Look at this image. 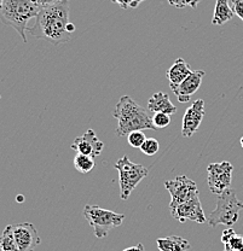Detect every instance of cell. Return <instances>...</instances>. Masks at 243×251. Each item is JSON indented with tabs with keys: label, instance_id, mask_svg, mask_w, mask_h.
I'll use <instances>...</instances> for the list:
<instances>
[{
	"label": "cell",
	"instance_id": "cell-1",
	"mask_svg": "<svg viewBox=\"0 0 243 251\" xmlns=\"http://www.w3.org/2000/svg\"><path fill=\"white\" fill-rule=\"evenodd\" d=\"M69 23V0H62L51 6L43 7L28 31L35 38L58 46L72 40V34L67 29Z\"/></svg>",
	"mask_w": 243,
	"mask_h": 251
},
{
	"label": "cell",
	"instance_id": "cell-2",
	"mask_svg": "<svg viewBox=\"0 0 243 251\" xmlns=\"http://www.w3.org/2000/svg\"><path fill=\"white\" fill-rule=\"evenodd\" d=\"M113 116L117 120V127L115 130L117 137H125L138 130L142 132L145 129H156L153 124V117L149 116L148 111L129 96H122L120 98L115 106Z\"/></svg>",
	"mask_w": 243,
	"mask_h": 251
},
{
	"label": "cell",
	"instance_id": "cell-3",
	"mask_svg": "<svg viewBox=\"0 0 243 251\" xmlns=\"http://www.w3.org/2000/svg\"><path fill=\"white\" fill-rule=\"evenodd\" d=\"M40 10L32 0H4L0 21L14 28L20 34L23 43H27L26 31L28 30V22L35 18Z\"/></svg>",
	"mask_w": 243,
	"mask_h": 251
},
{
	"label": "cell",
	"instance_id": "cell-4",
	"mask_svg": "<svg viewBox=\"0 0 243 251\" xmlns=\"http://www.w3.org/2000/svg\"><path fill=\"white\" fill-rule=\"evenodd\" d=\"M243 209V203L237 198L236 191L227 188L218 196L216 206L207 218V224L211 227L219 225L234 226L240 219V211Z\"/></svg>",
	"mask_w": 243,
	"mask_h": 251
},
{
	"label": "cell",
	"instance_id": "cell-5",
	"mask_svg": "<svg viewBox=\"0 0 243 251\" xmlns=\"http://www.w3.org/2000/svg\"><path fill=\"white\" fill-rule=\"evenodd\" d=\"M114 168L119 172V184H120V197L121 200L127 201L131 193L138 186L144 177L148 176V168L143 164L133 163L127 156L121 157Z\"/></svg>",
	"mask_w": 243,
	"mask_h": 251
},
{
	"label": "cell",
	"instance_id": "cell-6",
	"mask_svg": "<svg viewBox=\"0 0 243 251\" xmlns=\"http://www.w3.org/2000/svg\"><path fill=\"white\" fill-rule=\"evenodd\" d=\"M83 216L91 225L97 238H106L111 229L121 226L125 220L124 214H117L90 204L83 208Z\"/></svg>",
	"mask_w": 243,
	"mask_h": 251
},
{
	"label": "cell",
	"instance_id": "cell-7",
	"mask_svg": "<svg viewBox=\"0 0 243 251\" xmlns=\"http://www.w3.org/2000/svg\"><path fill=\"white\" fill-rule=\"evenodd\" d=\"M164 187L171 195V204H169L171 209L200 196L195 181L185 175H179L174 180H167L164 181Z\"/></svg>",
	"mask_w": 243,
	"mask_h": 251
},
{
	"label": "cell",
	"instance_id": "cell-8",
	"mask_svg": "<svg viewBox=\"0 0 243 251\" xmlns=\"http://www.w3.org/2000/svg\"><path fill=\"white\" fill-rule=\"evenodd\" d=\"M232 172H234V167L227 161L208 164V187H210L211 192L219 196L227 188H230Z\"/></svg>",
	"mask_w": 243,
	"mask_h": 251
},
{
	"label": "cell",
	"instance_id": "cell-9",
	"mask_svg": "<svg viewBox=\"0 0 243 251\" xmlns=\"http://www.w3.org/2000/svg\"><path fill=\"white\" fill-rule=\"evenodd\" d=\"M12 231L20 251H34L41 244L40 235L30 222L12 225Z\"/></svg>",
	"mask_w": 243,
	"mask_h": 251
},
{
	"label": "cell",
	"instance_id": "cell-10",
	"mask_svg": "<svg viewBox=\"0 0 243 251\" xmlns=\"http://www.w3.org/2000/svg\"><path fill=\"white\" fill-rule=\"evenodd\" d=\"M171 215L179 222H185L188 220L194 221L196 224H205L207 222V218L203 213L202 205H201L200 196L192 198L187 203H183L176 208L171 209Z\"/></svg>",
	"mask_w": 243,
	"mask_h": 251
},
{
	"label": "cell",
	"instance_id": "cell-11",
	"mask_svg": "<svg viewBox=\"0 0 243 251\" xmlns=\"http://www.w3.org/2000/svg\"><path fill=\"white\" fill-rule=\"evenodd\" d=\"M72 150H75L78 153L90 156L92 158L99 156L104 149L103 141L99 140L93 129H88L81 137H78L70 145Z\"/></svg>",
	"mask_w": 243,
	"mask_h": 251
},
{
	"label": "cell",
	"instance_id": "cell-12",
	"mask_svg": "<svg viewBox=\"0 0 243 251\" xmlns=\"http://www.w3.org/2000/svg\"><path fill=\"white\" fill-rule=\"evenodd\" d=\"M205 117V101L202 99H197L191 106L188 108L183 116L182 135L185 138H190L197 132L201 122Z\"/></svg>",
	"mask_w": 243,
	"mask_h": 251
},
{
	"label": "cell",
	"instance_id": "cell-13",
	"mask_svg": "<svg viewBox=\"0 0 243 251\" xmlns=\"http://www.w3.org/2000/svg\"><path fill=\"white\" fill-rule=\"evenodd\" d=\"M205 75L206 73L203 70H195L173 91L180 103H187L191 99L192 94L197 92L198 88L201 87Z\"/></svg>",
	"mask_w": 243,
	"mask_h": 251
},
{
	"label": "cell",
	"instance_id": "cell-14",
	"mask_svg": "<svg viewBox=\"0 0 243 251\" xmlns=\"http://www.w3.org/2000/svg\"><path fill=\"white\" fill-rule=\"evenodd\" d=\"M192 73V70L190 69V65L183 58H177L176 62L172 64V67L169 68V70L167 72V77L169 80V87H171L172 92L176 90L177 87L185 80L190 74Z\"/></svg>",
	"mask_w": 243,
	"mask_h": 251
},
{
	"label": "cell",
	"instance_id": "cell-15",
	"mask_svg": "<svg viewBox=\"0 0 243 251\" xmlns=\"http://www.w3.org/2000/svg\"><path fill=\"white\" fill-rule=\"evenodd\" d=\"M148 110L154 114H166L169 116L177 112V108L171 101L168 94L163 92L153 94V97L148 100Z\"/></svg>",
	"mask_w": 243,
	"mask_h": 251
},
{
	"label": "cell",
	"instance_id": "cell-16",
	"mask_svg": "<svg viewBox=\"0 0 243 251\" xmlns=\"http://www.w3.org/2000/svg\"><path fill=\"white\" fill-rule=\"evenodd\" d=\"M159 251H188L191 248L189 240L179 235H169L166 238H159L156 240Z\"/></svg>",
	"mask_w": 243,
	"mask_h": 251
},
{
	"label": "cell",
	"instance_id": "cell-17",
	"mask_svg": "<svg viewBox=\"0 0 243 251\" xmlns=\"http://www.w3.org/2000/svg\"><path fill=\"white\" fill-rule=\"evenodd\" d=\"M234 16L235 12L232 10V6H230L229 0H216L212 25H221L224 23L229 22L230 20H232Z\"/></svg>",
	"mask_w": 243,
	"mask_h": 251
},
{
	"label": "cell",
	"instance_id": "cell-18",
	"mask_svg": "<svg viewBox=\"0 0 243 251\" xmlns=\"http://www.w3.org/2000/svg\"><path fill=\"white\" fill-rule=\"evenodd\" d=\"M0 251H20L14 237L12 225L5 227L1 235H0Z\"/></svg>",
	"mask_w": 243,
	"mask_h": 251
},
{
	"label": "cell",
	"instance_id": "cell-19",
	"mask_svg": "<svg viewBox=\"0 0 243 251\" xmlns=\"http://www.w3.org/2000/svg\"><path fill=\"white\" fill-rule=\"evenodd\" d=\"M74 167L81 174H87L95 168V159L82 153H77L74 157Z\"/></svg>",
	"mask_w": 243,
	"mask_h": 251
},
{
	"label": "cell",
	"instance_id": "cell-20",
	"mask_svg": "<svg viewBox=\"0 0 243 251\" xmlns=\"http://www.w3.org/2000/svg\"><path fill=\"white\" fill-rule=\"evenodd\" d=\"M140 150H142V152L146 156H154L159 152V150H160V144H159L158 140L154 139V138H149V139H146L144 141V144L142 145Z\"/></svg>",
	"mask_w": 243,
	"mask_h": 251
},
{
	"label": "cell",
	"instance_id": "cell-21",
	"mask_svg": "<svg viewBox=\"0 0 243 251\" xmlns=\"http://www.w3.org/2000/svg\"><path fill=\"white\" fill-rule=\"evenodd\" d=\"M224 249L234 250V251H243V235L235 233L231 239L224 244Z\"/></svg>",
	"mask_w": 243,
	"mask_h": 251
},
{
	"label": "cell",
	"instance_id": "cell-22",
	"mask_svg": "<svg viewBox=\"0 0 243 251\" xmlns=\"http://www.w3.org/2000/svg\"><path fill=\"white\" fill-rule=\"evenodd\" d=\"M129 138V144L132 148H142V145L144 144V141L146 140L144 133L138 130V132H132L131 134L127 135Z\"/></svg>",
	"mask_w": 243,
	"mask_h": 251
},
{
	"label": "cell",
	"instance_id": "cell-23",
	"mask_svg": "<svg viewBox=\"0 0 243 251\" xmlns=\"http://www.w3.org/2000/svg\"><path fill=\"white\" fill-rule=\"evenodd\" d=\"M153 124L155 128H166L171 124V116L166 114H154Z\"/></svg>",
	"mask_w": 243,
	"mask_h": 251
},
{
	"label": "cell",
	"instance_id": "cell-24",
	"mask_svg": "<svg viewBox=\"0 0 243 251\" xmlns=\"http://www.w3.org/2000/svg\"><path fill=\"white\" fill-rule=\"evenodd\" d=\"M168 2L172 5V6H176L178 7V9H183V7H187V6H190L192 7V9H195V7H197L200 0H168Z\"/></svg>",
	"mask_w": 243,
	"mask_h": 251
},
{
	"label": "cell",
	"instance_id": "cell-25",
	"mask_svg": "<svg viewBox=\"0 0 243 251\" xmlns=\"http://www.w3.org/2000/svg\"><path fill=\"white\" fill-rule=\"evenodd\" d=\"M231 4L235 15L239 16L243 22V0H231Z\"/></svg>",
	"mask_w": 243,
	"mask_h": 251
},
{
	"label": "cell",
	"instance_id": "cell-26",
	"mask_svg": "<svg viewBox=\"0 0 243 251\" xmlns=\"http://www.w3.org/2000/svg\"><path fill=\"white\" fill-rule=\"evenodd\" d=\"M35 5H38L40 9H43V7H46V6H51V5H54L57 4V2L62 1V0H32Z\"/></svg>",
	"mask_w": 243,
	"mask_h": 251
},
{
	"label": "cell",
	"instance_id": "cell-27",
	"mask_svg": "<svg viewBox=\"0 0 243 251\" xmlns=\"http://www.w3.org/2000/svg\"><path fill=\"white\" fill-rule=\"evenodd\" d=\"M236 232L234 231L232 228H229V229H225V231L223 232V235H221V242H223V244H226L227 242H229L230 239H231V237L234 235Z\"/></svg>",
	"mask_w": 243,
	"mask_h": 251
},
{
	"label": "cell",
	"instance_id": "cell-28",
	"mask_svg": "<svg viewBox=\"0 0 243 251\" xmlns=\"http://www.w3.org/2000/svg\"><path fill=\"white\" fill-rule=\"evenodd\" d=\"M111 1L119 5L124 10L131 9V5H132V0H111Z\"/></svg>",
	"mask_w": 243,
	"mask_h": 251
},
{
	"label": "cell",
	"instance_id": "cell-29",
	"mask_svg": "<svg viewBox=\"0 0 243 251\" xmlns=\"http://www.w3.org/2000/svg\"><path fill=\"white\" fill-rule=\"evenodd\" d=\"M122 251H144V247H143V244H137V245H135V247L127 248V249H125Z\"/></svg>",
	"mask_w": 243,
	"mask_h": 251
},
{
	"label": "cell",
	"instance_id": "cell-30",
	"mask_svg": "<svg viewBox=\"0 0 243 251\" xmlns=\"http://www.w3.org/2000/svg\"><path fill=\"white\" fill-rule=\"evenodd\" d=\"M142 1H144V0H132V5H131V9H135V7H138V5H139Z\"/></svg>",
	"mask_w": 243,
	"mask_h": 251
},
{
	"label": "cell",
	"instance_id": "cell-31",
	"mask_svg": "<svg viewBox=\"0 0 243 251\" xmlns=\"http://www.w3.org/2000/svg\"><path fill=\"white\" fill-rule=\"evenodd\" d=\"M67 29H68V31H69L70 34H72L73 31L75 30V25H72V23H69V25H68V27H67Z\"/></svg>",
	"mask_w": 243,
	"mask_h": 251
},
{
	"label": "cell",
	"instance_id": "cell-32",
	"mask_svg": "<svg viewBox=\"0 0 243 251\" xmlns=\"http://www.w3.org/2000/svg\"><path fill=\"white\" fill-rule=\"evenodd\" d=\"M2 4H4V0H0V11H1L2 9Z\"/></svg>",
	"mask_w": 243,
	"mask_h": 251
},
{
	"label": "cell",
	"instance_id": "cell-33",
	"mask_svg": "<svg viewBox=\"0 0 243 251\" xmlns=\"http://www.w3.org/2000/svg\"><path fill=\"white\" fill-rule=\"evenodd\" d=\"M241 145H242V148H243V137L241 138Z\"/></svg>",
	"mask_w": 243,
	"mask_h": 251
},
{
	"label": "cell",
	"instance_id": "cell-34",
	"mask_svg": "<svg viewBox=\"0 0 243 251\" xmlns=\"http://www.w3.org/2000/svg\"><path fill=\"white\" fill-rule=\"evenodd\" d=\"M223 251H234V250H229V249H224Z\"/></svg>",
	"mask_w": 243,
	"mask_h": 251
},
{
	"label": "cell",
	"instance_id": "cell-35",
	"mask_svg": "<svg viewBox=\"0 0 243 251\" xmlns=\"http://www.w3.org/2000/svg\"><path fill=\"white\" fill-rule=\"evenodd\" d=\"M200 1H201V0H200Z\"/></svg>",
	"mask_w": 243,
	"mask_h": 251
}]
</instances>
